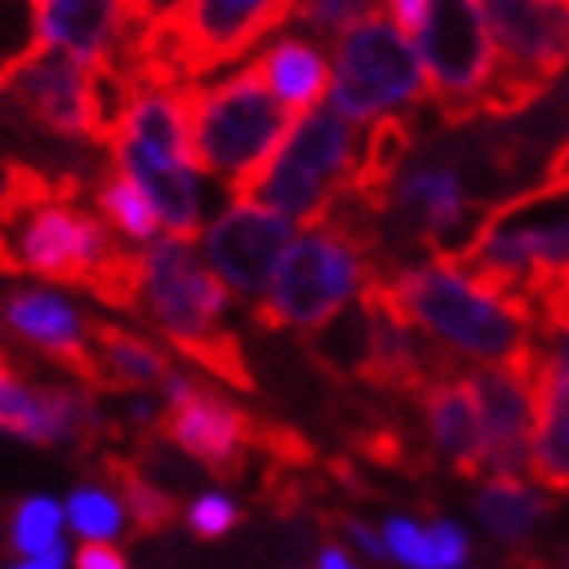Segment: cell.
Returning <instances> with one entry per match:
<instances>
[{
	"label": "cell",
	"mask_w": 569,
	"mask_h": 569,
	"mask_svg": "<svg viewBox=\"0 0 569 569\" xmlns=\"http://www.w3.org/2000/svg\"><path fill=\"white\" fill-rule=\"evenodd\" d=\"M356 198L396 242L425 251L420 259L460 254L485 219L481 194L472 190L445 138L417 142L380 190Z\"/></svg>",
	"instance_id": "9"
},
{
	"label": "cell",
	"mask_w": 569,
	"mask_h": 569,
	"mask_svg": "<svg viewBox=\"0 0 569 569\" xmlns=\"http://www.w3.org/2000/svg\"><path fill=\"white\" fill-rule=\"evenodd\" d=\"M126 513H130L133 526H142V529H158L170 521V497L162 493V489H153V485L146 481H130L126 485Z\"/></svg>",
	"instance_id": "33"
},
{
	"label": "cell",
	"mask_w": 569,
	"mask_h": 569,
	"mask_svg": "<svg viewBox=\"0 0 569 569\" xmlns=\"http://www.w3.org/2000/svg\"><path fill=\"white\" fill-rule=\"evenodd\" d=\"M299 227L283 214L267 210L247 194H230L207 219L202 234L194 239L207 271L227 287L234 303L259 307L271 291L287 247L296 242Z\"/></svg>",
	"instance_id": "14"
},
{
	"label": "cell",
	"mask_w": 569,
	"mask_h": 569,
	"mask_svg": "<svg viewBox=\"0 0 569 569\" xmlns=\"http://www.w3.org/2000/svg\"><path fill=\"white\" fill-rule=\"evenodd\" d=\"M328 49V106L351 126L372 130L380 121H412V113L428 101L417 41L380 12L340 33Z\"/></svg>",
	"instance_id": "11"
},
{
	"label": "cell",
	"mask_w": 569,
	"mask_h": 569,
	"mask_svg": "<svg viewBox=\"0 0 569 569\" xmlns=\"http://www.w3.org/2000/svg\"><path fill=\"white\" fill-rule=\"evenodd\" d=\"M202 392H207V388H202V380H198L194 372H187V368H174V372L162 380V388H158V400H162L166 412H178V408L194 405Z\"/></svg>",
	"instance_id": "34"
},
{
	"label": "cell",
	"mask_w": 569,
	"mask_h": 569,
	"mask_svg": "<svg viewBox=\"0 0 569 569\" xmlns=\"http://www.w3.org/2000/svg\"><path fill=\"white\" fill-rule=\"evenodd\" d=\"M360 166L363 130L323 101L319 110L296 118L267 170L247 187V198L263 202L267 210L283 214L296 227H311L328 219L356 190Z\"/></svg>",
	"instance_id": "10"
},
{
	"label": "cell",
	"mask_w": 569,
	"mask_h": 569,
	"mask_svg": "<svg viewBox=\"0 0 569 569\" xmlns=\"http://www.w3.org/2000/svg\"><path fill=\"white\" fill-rule=\"evenodd\" d=\"M497 49L489 118H517L537 106L569 69V0H477Z\"/></svg>",
	"instance_id": "12"
},
{
	"label": "cell",
	"mask_w": 569,
	"mask_h": 569,
	"mask_svg": "<svg viewBox=\"0 0 569 569\" xmlns=\"http://www.w3.org/2000/svg\"><path fill=\"white\" fill-rule=\"evenodd\" d=\"M239 526V501L227 489H207L187 505V529L202 541H219Z\"/></svg>",
	"instance_id": "32"
},
{
	"label": "cell",
	"mask_w": 569,
	"mask_h": 569,
	"mask_svg": "<svg viewBox=\"0 0 569 569\" xmlns=\"http://www.w3.org/2000/svg\"><path fill=\"white\" fill-rule=\"evenodd\" d=\"M66 529L77 546H118L130 529L126 497L106 481H81L66 493Z\"/></svg>",
	"instance_id": "28"
},
{
	"label": "cell",
	"mask_w": 569,
	"mask_h": 569,
	"mask_svg": "<svg viewBox=\"0 0 569 569\" xmlns=\"http://www.w3.org/2000/svg\"><path fill=\"white\" fill-rule=\"evenodd\" d=\"M9 569H73V549L57 546V549H49V553H41V558L17 561V566H9Z\"/></svg>",
	"instance_id": "39"
},
{
	"label": "cell",
	"mask_w": 569,
	"mask_h": 569,
	"mask_svg": "<svg viewBox=\"0 0 569 569\" xmlns=\"http://www.w3.org/2000/svg\"><path fill=\"white\" fill-rule=\"evenodd\" d=\"M481 420L485 477L529 481V452H533V383L521 368H469L465 376Z\"/></svg>",
	"instance_id": "17"
},
{
	"label": "cell",
	"mask_w": 569,
	"mask_h": 569,
	"mask_svg": "<svg viewBox=\"0 0 569 569\" xmlns=\"http://www.w3.org/2000/svg\"><path fill=\"white\" fill-rule=\"evenodd\" d=\"M33 53V0H0V81Z\"/></svg>",
	"instance_id": "31"
},
{
	"label": "cell",
	"mask_w": 569,
	"mask_h": 569,
	"mask_svg": "<svg viewBox=\"0 0 569 569\" xmlns=\"http://www.w3.org/2000/svg\"><path fill=\"white\" fill-rule=\"evenodd\" d=\"M417 53L428 77V101L445 126L489 118L497 89V49L477 0H432L417 29Z\"/></svg>",
	"instance_id": "13"
},
{
	"label": "cell",
	"mask_w": 569,
	"mask_h": 569,
	"mask_svg": "<svg viewBox=\"0 0 569 569\" xmlns=\"http://www.w3.org/2000/svg\"><path fill=\"white\" fill-rule=\"evenodd\" d=\"M153 17L138 0H33L37 49L73 57L130 86Z\"/></svg>",
	"instance_id": "15"
},
{
	"label": "cell",
	"mask_w": 569,
	"mask_h": 569,
	"mask_svg": "<svg viewBox=\"0 0 569 569\" xmlns=\"http://www.w3.org/2000/svg\"><path fill=\"white\" fill-rule=\"evenodd\" d=\"M561 569H569V549H566V553H561Z\"/></svg>",
	"instance_id": "44"
},
{
	"label": "cell",
	"mask_w": 569,
	"mask_h": 569,
	"mask_svg": "<svg viewBox=\"0 0 569 569\" xmlns=\"http://www.w3.org/2000/svg\"><path fill=\"white\" fill-rule=\"evenodd\" d=\"M0 323L21 343L49 356V360L89 368L93 328H89V316L81 311V303L69 296L66 287H53V283L12 287L9 296H4V303H0Z\"/></svg>",
	"instance_id": "20"
},
{
	"label": "cell",
	"mask_w": 569,
	"mask_h": 569,
	"mask_svg": "<svg viewBox=\"0 0 569 569\" xmlns=\"http://www.w3.org/2000/svg\"><path fill=\"white\" fill-rule=\"evenodd\" d=\"M376 287V267L368 239L351 227L340 210L323 222L299 227L296 242L287 247L271 291L259 303V316L283 331H323L331 319L360 303Z\"/></svg>",
	"instance_id": "7"
},
{
	"label": "cell",
	"mask_w": 569,
	"mask_h": 569,
	"mask_svg": "<svg viewBox=\"0 0 569 569\" xmlns=\"http://www.w3.org/2000/svg\"><path fill=\"white\" fill-rule=\"evenodd\" d=\"M66 501L53 493H29L12 505L9 513V546L21 561L41 558L49 549L66 546Z\"/></svg>",
	"instance_id": "29"
},
{
	"label": "cell",
	"mask_w": 569,
	"mask_h": 569,
	"mask_svg": "<svg viewBox=\"0 0 569 569\" xmlns=\"http://www.w3.org/2000/svg\"><path fill=\"white\" fill-rule=\"evenodd\" d=\"M138 4L146 9V17H153V21H158V17H166V12L174 9L178 0H138Z\"/></svg>",
	"instance_id": "42"
},
{
	"label": "cell",
	"mask_w": 569,
	"mask_h": 569,
	"mask_svg": "<svg viewBox=\"0 0 569 569\" xmlns=\"http://www.w3.org/2000/svg\"><path fill=\"white\" fill-rule=\"evenodd\" d=\"M133 311H142L158 336L170 348L198 356V360L222 363L227 351V319L234 299L227 287L207 271L194 239L162 234L150 247L130 254V279L126 299Z\"/></svg>",
	"instance_id": "8"
},
{
	"label": "cell",
	"mask_w": 569,
	"mask_h": 569,
	"mask_svg": "<svg viewBox=\"0 0 569 569\" xmlns=\"http://www.w3.org/2000/svg\"><path fill=\"white\" fill-rule=\"evenodd\" d=\"M296 0H178L150 24L133 81L190 86L210 73L251 61V53L283 24Z\"/></svg>",
	"instance_id": "6"
},
{
	"label": "cell",
	"mask_w": 569,
	"mask_h": 569,
	"mask_svg": "<svg viewBox=\"0 0 569 569\" xmlns=\"http://www.w3.org/2000/svg\"><path fill=\"white\" fill-rule=\"evenodd\" d=\"M89 194H93V210H98L101 222L113 230V239H118L121 247L142 251L153 239H162V222L153 214L150 198L133 187L126 174H118L110 162L93 174V190H89Z\"/></svg>",
	"instance_id": "27"
},
{
	"label": "cell",
	"mask_w": 569,
	"mask_h": 569,
	"mask_svg": "<svg viewBox=\"0 0 569 569\" xmlns=\"http://www.w3.org/2000/svg\"><path fill=\"white\" fill-rule=\"evenodd\" d=\"M12 166L17 182L9 214L0 222V267L53 287H93L121 303L133 251L113 239V230L81 198V190L61 178H44L24 162Z\"/></svg>",
	"instance_id": "2"
},
{
	"label": "cell",
	"mask_w": 569,
	"mask_h": 569,
	"mask_svg": "<svg viewBox=\"0 0 569 569\" xmlns=\"http://www.w3.org/2000/svg\"><path fill=\"white\" fill-rule=\"evenodd\" d=\"M89 368L101 372L110 383H118V388H130V392L162 388L166 376L174 372V363H170L162 343L146 340V336H138V331L113 328V323L93 328Z\"/></svg>",
	"instance_id": "26"
},
{
	"label": "cell",
	"mask_w": 569,
	"mask_h": 569,
	"mask_svg": "<svg viewBox=\"0 0 569 569\" xmlns=\"http://www.w3.org/2000/svg\"><path fill=\"white\" fill-rule=\"evenodd\" d=\"M316 569H363V566H360V558H356L351 549H343V546H323L316 553Z\"/></svg>",
	"instance_id": "40"
},
{
	"label": "cell",
	"mask_w": 569,
	"mask_h": 569,
	"mask_svg": "<svg viewBox=\"0 0 569 569\" xmlns=\"http://www.w3.org/2000/svg\"><path fill=\"white\" fill-rule=\"evenodd\" d=\"M12 182H17V166H12L9 158H0V222H4V214H9Z\"/></svg>",
	"instance_id": "41"
},
{
	"label": "cell",
	"mask_w": 569,
	"mask_h": 569,
	"mask_svg": "<svg viewBox=\"0 0 569 569\" xmlns=\"http://www.w3.org/2000/svg\"><path fill=\"white\" fill-rule=\"evenodd\" d=\"M126 89L130 86L118 77L77 66L73 57L53 49H37L0 81V126L57 150H106Z\"/></svg>",
	"instance_id": "5"
},
{
	"label": "cell",
	"mask_w": 569,
	"mask_h": 569,
	"mask_svg": "<svg viewBox=\"0 0 569 569\" xmlns=\"http://www.w3.org/2000/svg\"><path fill=\"white\" fill-rule=\"evenodd\" d=\"M351 549H356V558H368V561H388V549H383V533L380 526H368V521H351Z\"/></svg>",
	"instance_id": "37"
},
{
	"label": "cell",
	"mask_w": 569,
	"mask_h": 569,
	"mask_svg": "<svg viewBox=\"0 0 569 569\" xmlns=\"http://www.w3.org/2000/svg\"><path fill=\"white\" fill-rule=\"evenodd\" d=\"M162 412H166L162 400L150 392H133L130 400H126V417H130L138 428H153L158 420H162Z\"/></svg>",
	"instance_id": "38"
},
{
	"label": "cell",
	"mask_w": 569,
	"mask_h": 569,
	"mask_svg": "<svg viewBox=\"0 0 569 569\" xmlns=\"http://www.w3.org/2000/svg\"><path fill=\"white\" fill-rule=\"evenodd\" d=\"M457 259L529 307L553 303L569 287V174L493 202Z\"/></svg>",
	"instance_id": "3"
},
{
	"label": "cell",
	"mask_w": 569,
	"mask_h": 569,
	"mask_svg": "<svg viewBox=\"0 0 569 569\" xmlns=\"http://www.w3.org/2000/svg\"><path fill=\"white\" fill-rule=\"evenodd\" d=\"M472 513L481 529L493 537L497 546L521 549L546 526L549 501L533 481H501V477H485L472 501Z\"/></svg>",
	"instance_id": "25"
},
{
	"label": "cell",
	"mask_w": 569,
	"mask_h": 569,
	"mask_svg": "<svg viewBox=\"0 0 569 569\" xmlns=\"http://www.w3.org/2000/svg\"><path fill=\"white\" fill-rule=\"evenodd\" d=\"M376 287L428 348L469 368H521L541 323L537 307L489 283L457 254L408 259Z\"/></svg>",
	"instance_id": "1"
},
{
	"label": "cell",
	"mask_w": 569,
	"mask_h": 569,
	"mask_svg": "<svg viewBox=\"0 0 569 569\" xmlns=\"http://www.w3.org/2000/svg\"><path fill=\"white\" fill-rule=\"evenodd\" d=\"M428 4H432V0H376L380 17H388V21H392L396 29H405L408 37H417V29L425 24Z\"/></svg>",
	"instance_id": "35"
},
{
	"label": "cell",
	"mask_w": 569,
	"mask_h": 569,
	"mask_svg": "<svg viewBox=\"0 0 569 569\" xmlns=\"http://www.w3.org/2000/svg\"><path fill=\"white\" fill-rule=\"evenodd\" d=\"M166 432L178 449L202 460L207 469H230L247 449V417L219 392H202L194 405L170 412Z\"/></svg>",
	"instance_id": "22"
},
{
	"label": "cell",
	"mask_w": 569,
	"mask_h": 569,
	"mask_svg": "<svg viewBox=\"0 0 569 569\" xmlns=\"http://www.w3.org/2000/svg\"><path fill=\"white\" fill-rule=\"evenodd\" d=\"M251 69L263 77V86L271 89V98L279 106L303 118V113L319 110L328 101L331 86V49L328 41L303 33L296 24L279 29L267 37L251 53Z\"/></svg>",
	"instance_id": "21"
},
{
	"label": "cell",
	"mask_w": 569,
	"mask_h": 569,
	"mask_svg": "<svg viewBox=\"0 0 569 569\" xmlns=\"http://www.w3.org/2000/svg\"><path fill=\"white\" fill-rule=\"evenodd\" d=\"M526 372L537 408L529 481L553 493H569V319L541 316Z\"/></svg>",
	"instance_id": "16"
},
{
	"label": "cell",
	"mask_w": 569,
	"mask_h": 569,
	"mask_svg": "<svg viewBox=\"0 0 569 569\" xmlns=\"http://www.w3.org/2000/svg\"><path fill=\"white\" fill-rule=\"evenodd\" d=\"M425 428L428 440L440 457L460 472H481L485 449H481V420L465 376L457 380H432L425 388Z\"/></svg>",
	"instance_id": "23"
},
{
	"label": "cell",
	"mask_w": 569,
	"mask_h": 569,
	"mask_svg": "<svg viewBox=\"0 0 569 569\" xmlns=\"http://www.w3.org/2000/svg\"><path fill=\"white\" fill-rule=\"evenodd\" d=\"M98 428L93 392L77 380H33L0 363V432L24 445H73Z\"/></svg>",
	"instance_id": "18"
},
{
	"label": "cell",
	"mask_w": 569,
	"mask_h": 569,
	"mask_svg": "<svg viewBox=\"0 0 569 569\" xmlns=\"http://www.w3.org/2000/svg\"><path fill=\"white\" fill-rule=\"evenodd\" d=\"M383 549L388 561L400 569H469L472 566V537L469 529L437 517V521H420V517L392 513L383 517Z\"/></svg>",
	"instance_id": "24"
},
{
	"label": "cell",
	"mask_w": 569,
	"mask_h": 569,
	"mask_svg": "<svg viewBox=\"0 0 569 569\" xmlns=\"http://www.w3.org/2000/svg\"><path fill=\"white\" fill-rule=\"evenodd\" d=\"M187 101L194 162L227 194H247L296 126V113L271 98L251 61L190 81Z\"/></svg>",
	"instance_id": "4"
},
{
	"label": "cell",
	"mask_w": 569,
	"mask_h": 569,
	"mask_svg": "<svg viewBox=\"0 0 569 569\" xmlns=\"http://www.w3.org/2000/svg\"><path fill=\"white\" fill-rule=\"evenodd\" d=\"M106 162L126 174L133 187L150 198L153 214L162 222V234L174 239H198L210 219V182L198 162H178V158H153V153L130 150V146L110 142Z\"/></svg>",
	"instance_id": "19"
},
{
	"label": "cell",
	"mask_w": 569,
	"mask_h": 569,
	"mask_svg": "<svg viewBox=\"0 0 569 569\" xmlns=\"http://www.w3.org/2000/svg\"><path fill=\"white\" fill-rule=\"evenodd\" d=\"M73 569H130V558L118 546H77Z\"/></svg>",
	"instance_id": "36"
},
{
	"label": "cell",
	"mask_w": 569,
	"mask_h": 569,
	"mask_svg": "<svg viewBox=\"0 0 569 569\" xmlns=\"http://www.w3.org/2000/svg\"><path fill=\"white\" fill-rule=\"evenodd\" d=\"M376 12H380L376 0H296L291 24L319 37V41H336L340 33L356 29V24L376 17Z\"/></svg>",
	"instance_id": "30"
},
{
	"label": "cell",
	"mask_w": 569,
	"mask_h": 569,
	"mask_svg": "<svg viewBox=\"0 0 569 569\" xmlns=\"http://www.w3.org/2000/svg\"><path fill=\"white\" fill-rule=\"evenodd\" d=\"M546 316H561V319H569V287H566V291H561L558 299H553V303L546 307Z\"/></svg>",
	"instance_id": "43"
}]
</instances>
